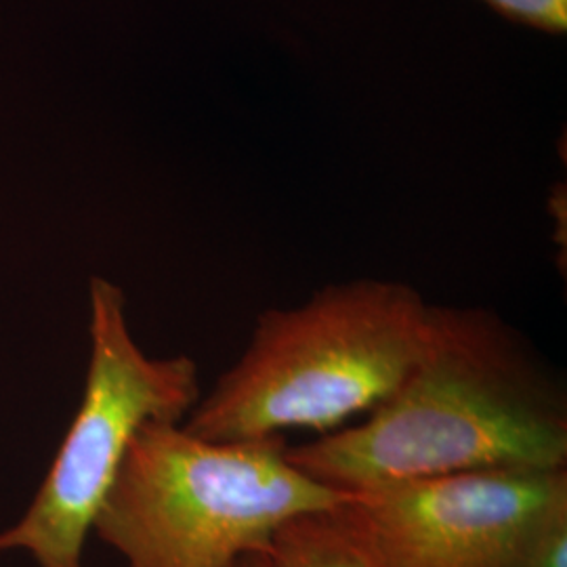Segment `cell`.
<instances>
[{"label":"cell","instance_id":"8","mask_svg":"<svg viewBox=\"0 0 567 567\" xmlns=\"http://www.w3.org/2000/svg\"><path fill=\"white\" fill-rule=\"evenodd\" d=\"M507 20L527 23L545 32H566L567 0H486Z\"/></svg>","mask_w":567,"mask_h":567},{"label":"cell","instance_id":"9","mask_svg":"<svg viewBox=\"0 0 567 567\" xmlns=\"http://www.w3.org/2000/svg\"><path fill=\"white\" fill-rule=\"evenodd\" d=\"M236 567H271L269 566V559L265 553H255V555H248L240 559V564Z\"/></svg>","mask_w":567,"mask_h":567},{"label":"cell","instance_id":"1","mask_svg":"<svg viewBox=\"0 0 567 567\" xmlns=\"http://www.w3.org/2000/svg\"><path fill=\"white\" fill-rule=\"evenodd\" d=\"M341 492L484 468L567 463V400L526 339L484 307H433L425 351L365 421L288 446Z\"/></svg>","mask_w":567,"mask_h":567},{"label":"cell","instance_id":"4","mask_svg":"<svg viewBox=\"0 0 567 567\" xmlns=\"http://www.w3.org/2000/svg\"><path fill=\"white\" fill-rule=\"evenodd\" d=\"M89 339L76 416L32 503L0 529V555L21 553L34 567H86V543L135 433L152 421L183 423L203 398L198 364L145 353L121 286L105 278L89 284Z\"/></svg>","mask_w":567,"mask_h":567},{"label":"cell","instance_id":"5","mask_svg":"<svg viewBox=\"0 0 567 567\" xmlns=\"http://www.w3.org/2000/svg\"><path fill=\"white\" fill-rule=\"evenodd\" d=\"M567 471L484 468L355 492L351 508L389 567H524Z\"/></svg>","mask_w":567,"mask_h":567},{"label":"cell","instance_id":"2","mask_svg":"<svg viewBox=\"0 0 567 567\" xmlns=\"http://www.w3.org/2000/svg\"><path fill=\"white\" fill-rule=\"evenodd\" d=\"M433 307L410 284H330L267 309L238 362L183 421L213 442L330 433L374 410L425 351Z\"/></svg>","mask_w":567,"mask_h":567},{"label":"cell","instance_id":"6","mask_svg":"<svg viewBox=\"0 0 567 567\" xmlns=\"http://www.w3.org/2000/svg\"><path fill=\"white\" fill-rule=\"evenodd\" d=\"M351 503L288 519L265 550L269 566L389 567Z\"/></svg>","mask_w":567,"mask_h":567},{"label":"cell","instance_id":"3","mask_svg":"<svg viewBox=\"0 0 567 567\" xmlns=\"http://www.w3.org/2000/svg\"><path fill=\"white\" fill-rule=\"evenodd\" d=\"M353 498L292 465L284 437L213 442L152 421L126 450L93 536L126 567H236L288 519Z\"/></svg>","mask_w":567,"mask_h":567},{"label":"cell","instance_id":"7","mask_svg":"<svg viewBox=\"0 0 567 567\" xmlns=\"http://www.w3.org/2000/svg\"><path fill=\"white\" fill-rule=\"evenodd\" d=\"M524 567H567V494L557 498L536 522Z\"/></svg>","mask_w":567,"mask_h":567}]
</instances>
